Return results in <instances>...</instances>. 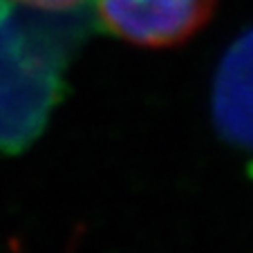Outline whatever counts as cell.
I'll use <instances>...</instances> for the list:
<instances>
[{
    "mask_svg": "<svg viewBox=\"0 0 253 253\" xmlns=\"http://www.w3.org/2000/svg\"><path fill=\"white\" fill-rule=\"evenodd\" d=\"M217 0H96L103 25L141 47H172L197 34Z\"/></svg>",
    "mask_w": 253,
    "mask_h": 253,
    "instance_id": "cell-1",
    "label": "cell"
},
{
    "mask_svg": "<svg viewBox=\"0 0 253 253\" xmlns=\"http://www.w3.org/2000/svg\"><path fill=\"white\" fill-rule=\"evenodd\" d=\"M211 112L220 137L253 155V29L238 36L220 58Z\"/></svg>",
    "mask_w": 253,
    "mask_h": 253,
    "instance_id": "cell-2",
    "label": "cell"
},
{
    "mask_svg": "<svg viewBox=\"0 0 253 253\" xmlns=\"http://www.w3.org/2000/svg\"><path fill=\"white\" fill-rule=\"evenodd\" d=\"M18 5L36 7V9H67V7L79 5L81 0H14Z\"/></svg>",
    "mask_w": 253,
    "mask_h": 253,
    "instance_id": "cell-3",
    "label": "cell"
}]
</instances>
